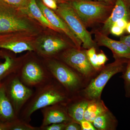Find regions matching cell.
Segmentation results:
<instances>
[{"mask_svg": "<svg viewBox=\"0 0 130 130\" xmlns=\"http://www.w3.org/2000/svg\"><path fill=\"white\" fill-rule=\"evenodd\" d=\"M68 95L60 84L53 78L36 88L21 109L18 118L29 123L32 113L38 109L55 104H67L70 100Z\"/></svg>", "mask_w": 130, "mask_h": 130, "instance_id": "1", "label": "cell"}, {"mask_svg": "<svg viewBox=\"0 0 130 130\" xmlns=\"http://www.w3.org/2000/svg\"><path fill=\"white\" fill-rule=\"evenodd\" d=\"M86 28L105 23L114 5L95 0H67Z\"/></svg>", "mask_w": 130, "mask_h": 130, "instance_id": "2", "label": "cell"}, {"mask_svg": "<svg viewBox=\"0 0 130 130\" xmlns=\"http://www.w3.org/2000/svg\"><path fill=\"white\" fill-rule=\"evenodd\" d=\"M35 31L29 17L18 8L0 1V34L31 33Z\"/></svg>", "mask_w": 130, "mask_h": 130, "instance_id": "3", "label": "cell"}, {"mask_svg": "<svg viewBox=\"0 0 130 130\" xmlns=\"http://www.w3.org/2000/svg\"><path fill=\"white\" fill-rule=\"evenodd\" d=\"M55 12L81 41L84 48L88 49L95 47V43L90 32L87 30L81 19L68 2L65 1L58 3Z\"/></svg>", "mask_w": 130, "mask_h": 130, "instance_id": "4", "label": "cell"}, {"mask_svg": "<svg viewBox=\"0 0 130 130\" xmlns=\"http://www.w3.org/2000/svg\"><path fill=\"white\" fill-rule=\"evenodd\" d=\"M17 74L25 85L35 88L53 78L44 61L42 64L33 59L21 63Z\"/></svg>", "mask_w": 130, "mask_h": 130, "instance_id": "5", "label": "cell"}, {"mask_svg": "<svg viewBox=\"0 0 130 130\" xmlns=\"http://www.w3.org/2000/svg\"><path fill=\"white\" fill-rule=\"evenodd\" d=\"M1 83L18 117L23 107L31 97L34 91L21 81L17 73L9 75L3 79Z\"/></svg>", "mask_w": 130, "mask_h": 130, "instance_id": "6", "label": "cell"}, {"mask_svg": "<svg viewBox=\"0 0 130 130\" xmlns=\"http://www.w3.org/2000/svg\"><path fill=\"white\" fill-rule=\"evenodd\" d=\"M44 58V63L48 71L68 94L78 88L80 78L73 69L61 61L53 58Z\"/></svg>", "mask_w": 130, "mask_h": 130, "instance_id": "7", "label": "cell"}, {"mask_svg": "<svg viewBox=\"0 0 130 130\" xmlns=\"http://www.w3.org/2000/svg\"><path fill=\"white\" fill-rule=\"evenodd\" d=\"M128 60L126 59H116L113 63L105 67L84 90L86 97L91 100H100L103 90L107 83L114 75L123 72Z\"/></svg>", "mask_w": 130, "mask_h": 130, "instance_id": "8", "label": "cell"}, {"mask_svg": "<svg viewBox=\"0 0 130 130\" xmlns=\"http://www.w3.org/2000/svg\"><path fill=\"white\" fill-rule=\"evenodd\" d=\"M59 58L61 61L85 76H89L94 70L89 60L86 50L75 47L69 48L61 53Z\"/></svg>", "mask_w": 130, "mask_h": 130, "instance_id": "9", "label": "cell"}, {"mask_svg": "<svg viewBox=\"0 0 130 130\" xmlns=\"http://www.w3.org/2000/svg\"><path fill=\"white\" fill-rule=\"evenodd\" d=\"M35 52L44 58H53L65 50L71 47L64 40L53 35H44L34 43Z\"/></svg>", "mask_w": 130, "mask_h": 130, "instance_id": "10", "label": "cell"}, {"mask_svg": "<svg viewBox=\"0 0 130 130\" xmlns=\"http://www.w3.org/2000/svg\"><path fill=\"white\" fill-rule=\"evenodd\" d=\"M36 2L38 6L50 23L58 30L59 32H63L66 35L76 48L80 49L82 42L75 36L63 20L54 12V11L46 6L40 0H36Z\"/></svg>", "mask_w": 130, "mask_h": 130, "instance_id": "11", "label": "cell"}, {"mask_svg": "<svg viewBox=\"0 0 130 130\" xmlns=\"http://www.w3.org/2000/svg\"><path fill=\"white\" fill-rule=\"evenodd\" d=\"M41 110L43 117L41 127L55 123H67L73 120L68 112L66 104L51 105Z\"/></svg>", "mask_w": 130, "mask_h": 130, "instance_id": "12", "label": "cell"}, {"mask_svg": "<svg viewBox=\"0 0 130 130\" xmlns=\"http://www.w3.org/2000/svg\"><path fill=\"white\" fill-rule=\"evenodd\" d=\"M122 19L130 21V0H115L111 12L104 23L101 32L107 35L112 26Z\"/></svg>", "mask_w": 130, "mask_h": 130, "instance_id": "13", "label": "cell"}, {"mask_svg": "<svg viewBox=\"0 0 130 130\" xmlns=\"http://www.w3.org/2000/svg\"><path fill=\"white\" fill-rule=\"evenodd\" d=\"M95 32L96 41L98 44L109 48L112 52L115 59H130V49L121 41L112 40L99 31Z\"/></svg>", "mask_w": 130, "mask_h": 130, "instance_id": "14", "label": "cell"}, {"mask_svg": "<svg viewBox=\"0 0 130 130\" xmlns=\"http://www.w3.org/2000/svg\"><path fill=\"white\" fill-rule=\"evenodd\" d=\"M14 35L7 38L0 42V49L7 50L15 54L24 51H35L34 43L16 39Z\"/></svg>", "mask_w": 130, "mask_h": 130, "instance_id": "15", "label": "cell"}, {"mask_svg": "<svg viewBox=\"0 0 130 130\" xmlns=\"http://www.w3.org/2000/svg\"><path fill=\"white\" fill-rule=\"evenodd\" d=\"M24 14L29 18L38 21L43 26L59 32L48 21L38 6L36 0H29L26 6L20 9Z\"/></svg>", "mask_w": 130, "mask_h": 130, "instance_id": "16", "label": "cell"}, {"mask_svg": "<svg viewBox=\"0 0 130 130\" xmlns=\"http://www.w3.org/2000/svg\"><path fill=\"white\" fill-rule=\"evenodd\" d=\"M13 106L8 98L4 86L0 84V120L10 122L18 118Z\"/></svg>", "mask_w": 130, "mask_h": 130, "instance_id": "17", "label": "cell"}, {"mask_svg": "<svg viewBox=\"0 0 130 130\" xmlns=\"http://www.w3.org/2000/svg\"><path fill=\"white\" fill-rule=\"evenodd\" d=\"M3 58L5 61L0 64V84L9 75L17 73L21 64L18 59L8 54L4 53Z\"/></svg>", "mask_w": 130, "mask_h": 130, "instance_id": "18", "label": "cell"}, {"mask_svg": "<svg viewBox=\"0 0 130 130\" xmlns=\"http://www.w3.org/2000/svg\"><path fill=\"white\" fill-rule=\"evenodd\" d=\"M92 124L97 129L113 130L116 129L117 121L116 118L108 110L97 116Z\"/></svg>", "mask_w": 130, "mask_h": 130, "instance_id": "19", "label": "cell"}, {"mask_svg": "<svg viewBox=\"0 0 130 130\" xmlns=\"http://www.w3.org/2000/svg\"><path fill=\"white\" fill-rule=\"evenodd\" d=\"M108 110L104 103L100 100H91L85 112L84 119L92 123L98 116Z\"/></svg>", "mask_w": 130, "mask_h": 130, "instance_id": "20", "label": "cell"}, {"mask_svg": "<svg viewBox=\"0 0 130 130\" xmlns=\"http://www.w3.org/2000/svg\"><path fill=\"white\" fill-rule=\"evenodd\" d=\"M89 103L85 101L70 105L66 104L68 112L73 120L79 124L84 119V115Z\"/></svg>", "mask_w": 130, "mask_h": 130, "instance_id": "21", "label": "cell"}, {"mask_svg": "<svg viewBox=\"0 0 130 130\" xmlns=\"http://www.w3.org/2000/svg\"><path fill=\"white\" fill-rule=\"evenodd\" d=\"M9 130H40V128L32 126L29 123L18 118L9 122Z\"/></svg>", "mask_w": 130, "mask_h": 130, "instance_id": "22", "label": "cell"}, {"mask_svg": "<svg viewBox=\"0 0 130 130\" xmlns=\"http://www.w3.org/2000/svg\"><path fill=\"white\" fill-rule=\"evenodd\" d=\"M124 70L123 71L122 78L124 80L125 96L130 97V59H128Z\"/></svg>", "mask_w": 130, "mask_h": 130, "instance_id": "23", "label": "cell"}, {"mask_svg": "<svg viewBox=\"0 0 130 130\" xmlns=\"http://www.w3.org/2000/svg\"><path fill=\"white\" fill-rule=\"evenodd\" d=\"M86 52L89 60L93 67L96 70L100 69L101 68L98 64L97 55L95 47L88 49Z\"/></svg>", "mask_w": 130, "mask_h": 130, "instance_id": "24", "label": "cell"}, {"mask_svg": "<svg viewBox=\"0 0 130 130\" xmlns=\"http://www.w3.org/2000/svg\"><path fill=\"white\" fill-rule=\"evenodd\" d=\"M20 9L26 6L29 0H0Z\"/></svg>", "mask_w": 130, "mask_h": 130, "instance_id": "25", "label": "cell"}, {"mask_svg": "<svg viewBox=\"0 0 130 130\" xmlns=\"http://www.w3.org/2000/svg\"><path fill=\"white\" fill-rule=\"evenodd\" d=\"M67 123H55L43 127L40 126V130H65Z\"/></svg>", "mask_w": 130, "mask_h": 130, "instance_id": "26", "label": "cell"}, {"mask_svg": "<svg viewBox=\"0 0 130 130\" xmlns=\"http://www.w3.org/2000/svg\"><path fill=\"white\" fill-rule=\"evenodd\" d=\"M47 7L55 11L58 8V2L56 0H40Z\"/></svg>", "mask_w": 130, "mask_h": 130, "instance_id": "27", "label": "cell"}, {"mask_svg": "<svg viewBox=\"0 0 130 130\" xmlns=\"http://www.w3.org/2000/svg\"><path fill=\"white\" fill-rule=\"evenodd\" d=\"M81 130L80 124L73 120L67 122L65 129V130Z\"/></svg>", "mask_w": 130, "mask_h": 130, "instance_id": "28", "label": "cell"}, {"mask_svg": "<svg viewBox=\"0 0 130 130\" xmlns=\"http://www.w3.org/2000/svg\"><path fill=\"white\" fill-rule=\"evenodd\" d=\"M79 124L81 125V130H95L96 129L93 125L92 123L85 119L81 121Z\"/></svg>", "mask_w": 130, "mask_h": 130, "instance_id": "29", "label": "cell"}, {"mask_svg": "<svg viewBox=\"0 0 130 130\" xmlns=\"http://www.w3.org/2000/svg\"><path fill=\"white\" fill-rule=\"evenodd\" d=\"M124 31V30L122 28L115 25H113L110 29V32L115 36H120L123 35Z\"/></svg>", "mask_w": 130, "mask_h": 130, "instance_id": "30", "label": "cell"}, {"mask_svg": "<svg viewBox=\"0 0 130 130\" xmlns=\"http://www.w3.org/2000/svg\"><path fill=\"white\" fill-rule=\"evenodd\" d=\"M98 64L100 68L105 64L108 60L107 56L103 53H101L97 54Z\"/></svg>", "mask_w": 130, "mask_h": 130, "instance_id": "31", "label": "cell"}, {"mask_svg": "<svg viewBox=\"0 0 130 130\" xmlns=\"http://www.w3.org/2000/svg\"><path fill=\"white\" fill-rule=\"evenodd\" d=\"M128 22H129L126 20L122 19L116 21L114 25L118 26L125 30Z\"/></svg>", "mask_w": 130, "mask_h": 130, "instance_id": "32", "label": "cell"}, {"mask_svg": "<svg viewBox=\"0 0 130 130\" xmlns=\"http://www.w3.org/2000/svg\"><path fill=\"white\" fill-rule=\"evenodd\" d=\"M120 41L130 49V35L128 36H121L120 37Z\"/></svg>", "mask_w": 130, "mask_h": 130, "instance_id": "33", "label": "cell"}, {"mask_svg": "<svg viewBox=\"0 0 130 130\" xmlns=\"http://www.w3.org/2000/svg\"><path fill=\"white\" fill-rule=\"evenodd\" d=\"M12 34H0V42L3 41L5 39H6L7 38L12 36ZM4 53H3L2 51H0V58L1 57H3Z\"/></svg>", "mask_w": 130, "mask_h": 130, "instance_id": "34", "label": "cell"}, {"mask_svg": "<svg viewBox=\"0 0 130 130\" xmlns=\"http://www.w3.org/2000/svg\"><path fill=\"white\" fill-rule=\"evenodd\" d=\"M0 130H9V122L0 120Z\"/></svg>", "mask_w": 130, "mask_h": 130, "instance_id": "35", "label": "cell"}, {"mask_svg": "<svg viewBox=\"0 0 130 130\" xmlns=\"http://www.w3.org/2000/svg\"><path fill=\"white\" fill-rule=\"evenodd\" d=\"M95 1L104 2L112 4V5H114L115 2V0H95Z\"/></svg>", "mask_w": 130, "mask_h": 130, "instance_id": "36", "label": "cell"}, {"mask_svg": "<svg viewBox=\"0 0 130 130\" xmlns=\"http://www.w3.org/2000/svg\"><path fill=\"white\" fill-rule=\"evenodd\" d=\"M125 30H126L127 32L130 34V21L128 22L126 26V28Z\"/></svg>", "mask_w": 130, "mask_h": 130, "instance_id": "37", "label": "cell"}, {"mask_svg": "<svg viewBox=\"0 0 130 130\" xmlns=\"http://www.w3.org/2000/svg\"><path fill=\"white\" fill-rule=\"evenodd\" d=\"M58 3H60L64 2L66 1L67 0H56Z\"/></svg>", "mask_w": 130, "mask_h": 130, "instance_id": "38", "label": "cell"}]
</instances>
